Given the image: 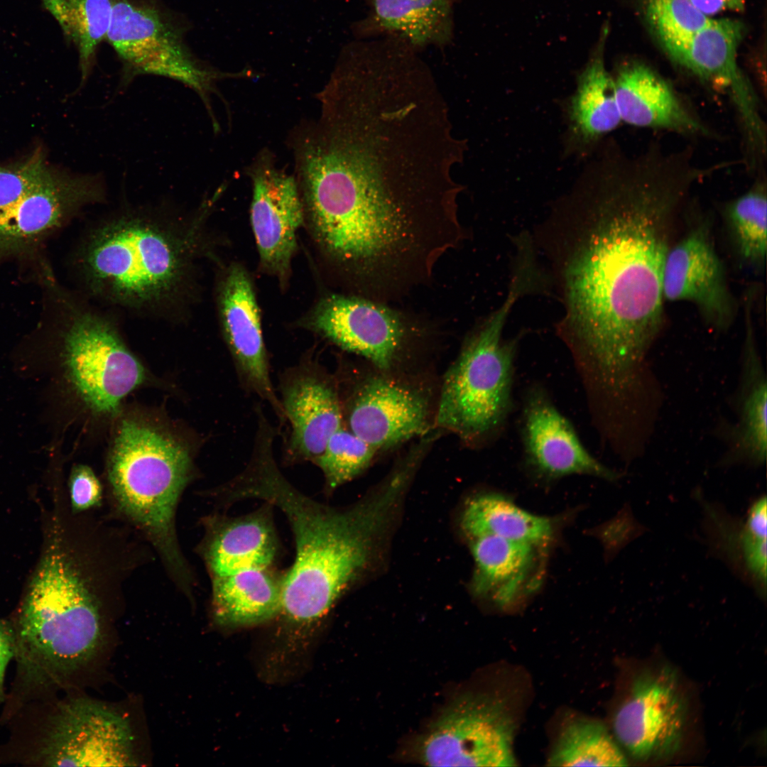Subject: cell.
Masks as SVG:
<instances>
[{
	"mask_svg": "<svg viewBox=\"0 0 767 767\" xmlns=\"http://www.w3.org/2000/svg\"><path fill=\"white\" fill-rule=\"evenodd\" d=\"M595 182L566 247L558 332L584 386L618 391L663 325L670 227L697 180L676 159L645 151L606 162Z\"/></svg>",
	"mask_w": 767,
	"mask_h": 767,
	"instance_id": "1",
	"label": "cell"
},
{
	"mask_svg": "<svg viewBox=\"0 0 767 767\" xmlns=\"http://www.w3.org/2000/svg\"><path fill=\"white\" fill-rule=\"evenodd\" d=\"M305 220L352 293L386 303L431 278L459 244L445 170L389 134L348 129L315 142L295 169Z\"/></svg>",
	"mask_w": 767,
	"mask_h": 767,
	"instance_id": "2",
	"label": "cell"
},
{
	"mask_svg": "<svg viewBox=\"0 0 767 767\" xmlns=\"http://www.w3.org/2000/svg\"><path fill=\"white\" fill-rule=\"evenodd\" d=\"M274 434L257 433L250 458L218 486L225 505L249 499L278 508L295 540V556L283 574L274 652L285 660L304 649L336 602L369 562L374 544L408 484L393 472L368 500L337 510L302 493L285 477L274 455Z\"/></svg>",
	"mask_w": 767,
	"mask_h": 767,
	"instance_id": "3",
	"label": "cell"
},
{
	"mask_svg": "<svg viewBox=\"0 0 767 767\" xmlns=\"http://www.w3.org/2000/svg\"><path fill=\"white\" fill-rule=\"evenodd\" d=\"M218 189L193 214L124 210L91 228L79 268L91 295L136 312L171 317L192 303L197 261L206 249V223Z\"/></svg>",
	"mask_w": 767,
	"mask_h": 767,
	"instance_id": "4",
	"label": "cell"
},
{
	"mask_svg": "<svg viewBox=\"0 0 767 767\" xmlns=\"http://www.w3.org/2000/svg\"><path fill=\"white\" fill-rule=\"evenodd\" d=\"M118 574L94 550L83 564L58 545L45 555L13 628L14 657L26 683L51 685L91 660L102 641L104 597L120 589Z\"/></svg>",
	"mask_w": 767,
	"mask_h": 767,
	"instance_id": "5",
	"label": "cell"
},
{
	"mask_svg": "<svg viewBox=\"0 0 767 767\" xmlns=\"http://www.w3.org/2000/svg\"><path fill=\"white\" fill-rule=\"evenodd\" d=\"M107 479L119 511L139 528L177 581L189 577L175 532L180 498L195 475L199 441L164 417L121 409L113 420Z\"/></svg>",
	"mask_w": 767,
	"mask_h": 767,
	"instance_id": "6",
	"label": "cell"
},
{
	"mask_svg": "<svg viewBox=\"0 0 767 767\" xmlns=\"http://www.w3.org/2000/svg\"><path fill=\"white\" fill-rule=\"evenodd\" d=\"M526 283L514 277L508 296L466 341L444 375L434 425L470 445L498 434L512 409L516 340L502 332Z\"/></svg>",
	"mask_w": 767,
	"mask_h": 767,
	"instance_id": "7",
	"label": "cell"
},
{
	"mask_svg": "<svg viewBox=\"0 0 767 767\" xmlns=\"http://www.w3.org/2000/svg\"><path fill=\"white\" fill-rule=\"evenodd\" d=\"M111 14L106 40L122 64V85L138 75L175 80L192 89L207 110L214 129L211 96L217 83L227 78L258 76L251 69L219 70L198 58L187 45L184 33L166 13L143 0H111Z\"/></svg>",
	"mask_w": 767,
	"mask_h": 767,
	"instance_id": "8",
	"label": "cell"
},
{
	"mask_svg": "<svg viewBox=\"0 0 767 767\" xmlns=\"http://www.w3.org/2000/svg\"><path fill=\"white\" fill-rule=\"evenodd\" d=\"M62 341L64 377L91 418L113 421L125 398L149 381L148 370L102 312L71 310Z\"/></svg>",
	"mask_w": 767,
	"mask_h": 767,
	"instance_id": "9",
	"label": "cell"
},
{
	"mask_svg": "<svg viewBox=\"0 0 767 767\" xmlns=\"http://www.w3.org/2000/svg\"><path fill=\"white\" fill-rule=\"evenodd\" d=\"M514 732L499 699L464 696L434 724L422 744V760L432 766H515Z\"/></svg>",
	"mask_w": 767,
	"mask_h": 767,
	"instance_id": "10",
	"label": "cell"
},
{
	"mask_svg": "<svg viewBox=\"0 0 767 767\" xmlns=\"http://www.w3.org/2000/svg\"><path fill=\"white\" fill-rule=\"evenodd\" d=\"M687 716V699L675 672L646 668L633 678L614 715V731L636 760L660 761L679 750Z\"/></svg>",
	"mask_w": 767,
	"mask_h": 767,
	"instance_id": "11",
	"label": "cell"
},
{
	"mask_svg": "<svg viewBox=\"0 0 767 767\" xmlns=\"http://www.w3.org/2000/svg\"><path fill=\"white\" fill-rule=\"evenodd\" d=\"M297 324L365 358L384 373L395 364L411 332L410 323L403 313L386 303L353 294L322 296Z\"/></svg>",
	"mask_w": 767,
	"mask_h": 767,
	"instance_id": "12",
	"label": "cell"
},
{
	"mask_svg": "<svg viewBox=\"0 0 767 767\" xmlns=\"http://www.w3.org/2000/svg\"><path fill=\"white\" fill-rule=\"evenodd\" d=\"M106 198L102 176L52 166L38 184L0 212V259L35 250L83 208Z\"/></svg>",
	"mask_w": 767,
	"mask_h": 767,
	"instance_id": "13",
	"label": "cell"
},
{
	"mask_svg": "<svg viewBox=\"0 0 767 767\" xmlns=\"http://www.w3.org/2000/svg\"><path fill=\"white\" fill-rule=\"evenodd\" d=\"M220 330L243 390L266 402L281 425L286 418L271 378L261 311L247 269L233 261L224 267L217 285Z\"/></svg>",
	"mask_w": 767,
	"mask_h": 767,
	"instance_id": "14",
	"label": "cell"
},
{
	"mask_svg": "<svg viewBox=\"0 0 767 767\" xmlns=\"http://www.w3.org/2000/svg\"><path fill=\"white\" fill-rule=\"evenodd\" d=\"M252 185L250 223L261 269L288 284L298 246V233L305 212L294 175L279 169L267 148L261 150L246 168Z\"/></svg>",
	"mask_w": 767,
	"mask_h": 767,
	"instance_id": "15",
	"label": "cell"
},
{
	"mask_svg": "<svg viewBox=\"0 0 767 767\" xmlns=\"http://www.w3.org/2000/svg\"><path fill=\"white\" fill-rule=\"evenodd\" d=\"M129 722L98 702L78 698L54 715L38 755L50 766H136Z\"/></svg>",
	"mask_w": 767,
	"mask_h": 767,
	"instance_id": "16",
	"label": "cell"
},
{
	"mask_svg": "<svg viewBox=\"0 0 767 767\" xmlns=\"http://www.w3.org/2000/svg\"><path fill=\"white\" fill-rule=\"evenodd\" d=\"M278 386L290 425L283 462L286 465L313 463L343 425L336 378L309 353L280 374Z\"/></svg>",
	"mask_w": 767,
	"mask_h": 767,
	"instance_id": "17",
	"label": "cell"
},
{
	"mask_svg": "<svg viewBox=\"0 0 767 767\" xmlns=\"http://www.w3.org/2000/svg\"><path fill=\"white\" fill-rule=\"evenodd\" d=\"M343 425L377 452L429 431V403L420 389L376 375L340 397Z\"/></svg>",
	"mask_w": 767,
	"mask_h": 767,
	"instance_id": "18",
	"label": "cell"
},
{
	"mask_svg": "<svg viewBox=\"0 0 767 767\" xmlns=\"http://www.w3.org/2000/svg\"><path fill=\"white\" fill-rule=\"evenodd\" d=\"M662 288L664 300L692 303L717 330H727L733 322L735 301L724 265L705 224L693 228L669 247Z\"/></svg>",
	"mask_w": 767,
	"mask_h": 767,
	"instance_id": "19",
	"label": "cell"
},
{
	"mask_svg": "<svg viewBox=\"0 0 767 767\" xmlns=\"http://www.w3.org/2000/svg\"><path fill=\"white\" fill-rule=\"evenodd\" d=\"M521 434L525 462L540 478L584 474L613 481L619 477L588 452L572 423L540 386L531 388L526 394Z\"/></svg>",
	"mask_w": 767,
	"mask_h": 767,
	"instance_id": "20",
	"label": "cell"
},
{
	"mask_svg": "<svg viewBox=\"0 0 767 767\" xmlns=\"http://www.w3.org/2000/svg\"><path fill=\"white\" fill-rule=\"evenodd\" d=\"M272 508L266 502L244 516L205 519L200 553L211 578L272 567L278 554Z\"/></svg>",
	"mask_w": 767,
	"mask_h": 767,
	"instance_id": "21",
	"label": "cell"
},
{
	"mask_svg": "<svg viewBox=\"0 0 767 767\" xmlns=\"http://www.w3.org/2000/svg\"><path fill=\"white\" fill-rule=\"evenodd\" d=\"M613 80L621 121L687 136H711L710 129L672 85L647 65L625 63Z\"/></svg>",
	"mask_w": 767,
	"mask_h": 767,
	"instance_id": "22",
	"label": "cell"
},
{
	"mask_svg": "<svg viewBox=\"0 0 767 767\" xmlns=\"http://www.w3.org/2000/svg\"><path fill=\"white\" fill-rule=\"evenodd\" d=\"M469 539L475 564L472 580L475 594L504 608L538 586L539 545L489 535Z\"/></svg>",
	"mask_w": 767,
	"mask_h": 767,
	"instance_id": "23",
	"label": "cell"
},
{
	"mask_svg": "<svg viewBox=\"0 0 767 767\" xmlns=\"http://www.w3.org/2000/svg\"><path fill=\"white\" fill-rule=\"evenodd\" d=\"M365 18L354 23L359 37L396 36L419 50L447 45L453 37L450 0H367Z\"/></svg>",
	"mask_w": 767,
	"mask_h": 767,
	"instance_id": "24",
	"label": "cell"
},
{
	"mask_svg": "<svg viewBox=\"0 0 767 767\" xmlns=\"http://www.w3.org/2000/svg\"><path fill=\"white\" fill-rule=\"evenodd\" d=\"M748 324L741 374L735 397L737 421L728 432L724 461L759 466L766 459L767 385L751 322Z\"/></svg>",
	"mask_w": 767,
	"mask_h": 767,
	"instance_id": "25",
	"label": "cell"
},
{
	"mask_svg": "<svg viewBox=\"0 0 767 767\" xmlns=\"http://www.w3.org/2000/svg\"><path fill=\"white\" fill-rule=\"evenodd\" d=\"M271 568L211 578L212 614L217 625L233 629L276 619L281 606L283 575Z\"/></svg>",
	"mask_w": 767,
	"mask_h": 767,
	"instance_id": "26",
	"label": "cell"
},
{
	"mask_svg": "<svg viewBox=\"0 0 767 767\" xmlns=\"http://www.w3.org/2000/svg\"><path fill=\"white\" fill-rule=\"evenodd\" d=\"M609 27L605 24L584 67L577 75L568 116L570 136L580 148L597 141L621 122L613 77L604 63Z\"/></svg>",
	"mask_w": 767,
	"mask_h": 767,
	"instance_id": "27",
	"label": "cell"
},
{
	"mask_svg": "<svg viewBox=\"0 0 767 767\" xmlns=\"http://www.w3.org/2000/svg\"><path fill=\"white\" fill-rule=\"evenodd\" d=\"M461 522L469 538L489 535L539 545L552 540L555 528L551 518L533 514L494 493L472 498Z\"/></svg>",
	"mask_w": 767,
	"mask_h": 767,
	"instance_id": "28",
	"label": "cell"
},
{
	"mask_svg": "<svg viewBox=\"0 0 767 767\" xmlns=\"http://www.w3.org/2000/svg\"><path fill=\"white\" fill-rule=\"evenodd\" d=\"M41 2L58 23L66 40L77 50L82 86L91 74L99 45L106 40L111 20V0Z\"/></svg>",
	"mask_w": 767,
	"mask_h": 767,
	"instance_id": "29",
	"label": "cell"
},
{
	"mask_svg": "<svg viewBox=\"0 0 767 767\" xmlns=\"http://www.w3.org/2000/svg\"><path fill=\"white\" fill-rule=\"evenodd\" d=\"M549 766H626L628 760L599 722L577 719L562 730L548 759Z\"/></svg>",
	"mask_w": 767,
	"mask_h": 767,
	"instance_id": "30",
	"label": "cell"
},
{
	"mask_svg": "<svg viewBox=\"0 0 767 767\" xmlns=\"http://www.w3.org/2000/svg\"><path fill=\"white\" fill-rule=\"evenodd\" d=\"M726 217L739 255L747 264L761 267L767 250V193L765 180L731 201Z\"/></svg>",
	"mask_w": 767,
	"mask_h": 767,
	"instance_id": "31",
	"label": "cell"
},
{
	"mask_svg": "<svg viewBox=\"0 0 767 767\" xmlns=\"http://www.w3.org/2000/svg\"><path fill=\"white\" fill-rule=\"evenodd\" d=\"M378 452L342 425L329 439L321 455L312 464L324 477V489L330 494L361 474Z\"/></svg>",
	"mask_w": 767,
	"mask_h": 767,
	"instance_id": "32",
	"label": "cell"
},
{
	"mask_svg": "<svg viewBox=\"0 0 767 767\" xmlns=\"http://www.w3.org/2000/svg\"><path fill=\"white\" fill-rule=\"evenodd\" d=\"M641 1L649 25L672 59L711 18L697 10L690 0Z\"/></svg>",
	"mask_w": 767,
	"mask_h": 767,
	"instance_id": "33",
	"label": "cell"
},
{
	"mask_svg": "<svg viewBox=\"0 0 767 767\" xmlns=\"http://www.w3.org/2000/svg\"><path fill=\"white\" fill-rule=\"evenodd\" d=\"M745 569L758 587L765 592L767 563V504L766 497L750 508L746 521L736 536Z\"/></svg>",
	"mask_w": 767,
	"mask_h": 767,
	"instance_id": "34",
	"label": "cell"
},
{
	"mask_svg": "<svg viewBox=\"0 0 767 767\" xmlns=\"http://www.w3.org/2000/svg\"><path fill=\"white\" fill-rule=\"evenodd\" d=\"M52 166L40 147L22 159L0 165V212L38 184Z\"/></svg>",
	"mask_w": 767,
	"mask_h": 767,
	"instance_id": "35",
	"label": "cell"
},
{
	"mask_svg": "<svg viewBox=\"0 0 767 767\" xmlns=\"http://www.w3.org/2000/svg\"><path fill=\"white\" fill-rule=\"evenodd\" d=\"M69 491L73 512L85 511L97 506L102 497L99 480L89 466L82 464L72 469Z\"/></svg>",
	"mask_w": 767,
	"mask_h": 767,
	"instance_id": "36",
	"label": "cell"
},
{
	"mask_svg": "<svg viewBox=\"0 0 767 767\" xmlns=\"http://www.w3.org/2000/svg\"><path fill=\"white\" fill-rule=\"evenodd\" d=\"M14 656L13 627L0 619V702L4 699V682L6 667Z\"/></svg>",
	"mask_w": 767,
	"mask_h": 767,
	"instance_id": "37",
	"label": "cell"
},
{
	"mask_svg": "<svg viewBox=\"0 0 767 767\" xmlns=\"http://www.w3.org/2000/svg\"><path fill=\"white\" fill-rule=\"evenodd\" d=\"M695 7L709 17L727 11H742L746 0H690Z\"/></svg>",
	"mask_w": 767,
	"mask_h": 767,
	"instance_id": "38",
	"label": "cell"
},
{
	"mask_svg": "<svg viewBox=\"0 0 767 767\" xmlns=\"http://www.w3.org/2000/svg\"><path fill=\"white\" fill-rule=\"evenodd\" d=\"M450 1L452 2V1H455V0H450Z\"/></svg>",
	"mask_w": 767,
	"mask_h": 767,
	"instance_id": "39",
	"label": "cell"
}]
</instances>
